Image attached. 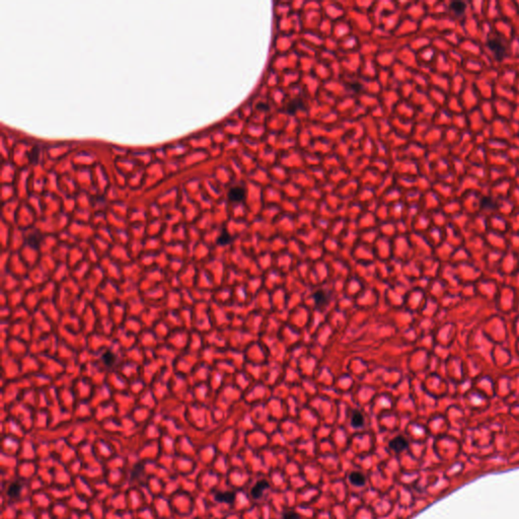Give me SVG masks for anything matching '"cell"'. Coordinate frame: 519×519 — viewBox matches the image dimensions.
Instances as JSON below:
<instances>
[{"instance_id": "cell-21", "label": "cell", "mask_w": 519, "mask_h": 519, "mask_svg": "<svg viewBox=\"0 0 519 519\" xmlns=\"http://www.w3.org/2000/svg\"><path fill=\"white\" fill-rule=\"evenodd\" d=\"M515 313H516V314H519V291H517V301H516Z\"/></svg>"}, {"instance_id": "cell-4", "label": "cell", "mask_w": 519, "mask_h": 519, "mask_svg": "<svg viewBox=\"0 0 519 519\" xmlns=\"http://www.w3.org/2000/svg\"><path fill=\"white\" fill-rule=\"evenodd\" d=\"M491 358L497 368H505L511 364L512 353L504 345H494L491 353Z\"/></svg>"}, {"instance_id": "cell-18", "label": "cell", "mask_w": 519, "mask_h": 519, "mask_svg": "<svg viewBox=\"0 0 519 519\" xmlns=\"http://www.w3.org/2000/svg\"><path fill=\"white\" fill-rule=\"evenodd\" d=\"M509 278H510V282L506 283V284L510 285V286L513 287L515 290L519 291V270L515 274L511 275Z\"/></svg>"}, {"instance_id": "cell-13", "label": "cell", "mask_w": 519, "mask_h": 519, "mask_svg": "<svg viewBox=\"0 0 519 519\" xmlns=\"http://www.w3.org/2000/svg\"><path fill=\"white\" fill-rule=\"evenodd\" d=\"M349 481L353 486H356V487H362V486H364L366 483L365 477L359 472L351 473L349 475Z\"/></svg>"}, {"instance_id": "cell-3", "label": "cell", "mask_w": 519, "mask_h": 519, "mask_svg": "<svg viewBox=\"0 0 519 519\" xmlns=\"http://www.w3.org/2000/svg\"><path fill=\"white\" fill-rule=\"evenodd\" d=\"M519 270V257L517 253L512 251H507L503 254L500 266H499V274H501L504 278L510 277L515 274Z\"/></svg>"}, {"instance_id": "cell-11", "label": "cell", "mask_w": 519, "mask_h": 519, "mask_svg": "<svg viewBox=\"0 0 519 519\" xmlns=\"http://www.w3.org/2000/svg\"><path fill=\"white\" fill-rule=\"evenodd\" d=\"M215 500L220 503L232 504L236 500V493L233 492H218L215 494Z\"/></svg>"}, {"instance_id": "cell-5", "label": "cell", "mask_w": 519, "mask_h": 519, "mask_svg": "<svg viewBox=\"0 0 519 519\" xmlns=\"http://www.w3.org/2000/svg\"><path fill=\"white\" fill-rule=\"evenodd\" d=\"M488 228L489 230L506 235L509 231L508 220L500 214H491V216L488 217Z\"/></svg>"}, {"instance_id": "cell-22", "label": "cell", "mask_w": 519, "mask_h": 519, "mask_svg": "<svg viewBox=\"0 0 519 519\" xmlns=\"http://www.w3.org/2000/svg\"><path fill=\"white\" fill-rule=\"evenodd\" d=\"M515 353L517 354V356H519V338H517V341L515 344Z\"/></svg>"}, {"instance_id": "cell-15", "label": "cell", "mask_w": 519, "mask_h": 519, "mask_svg": "<svg viewBox=\"0 0 519 519\" xmlns=\"http://www.w3.org/2000/svg\"><path fill=\"white\" fill-rule=\"evenodd\" d=\"M22 490V485L18 482H14L12 484H10V486L8 487L7 489V495L11 498H15V497H18L20 492Z\"/></svg>"}, {"instance_id": "cell-14", "label": "cell", "mask_w": 519, "mask_h": 519, "mask_svg": "<svg viewBox=\"0 0 519 519\" xmlns=\"http://www.w3.org/2000/svg\"><path fill=\"white\" fill-rule=\"evenodd\" d=\"M494 112H495V109H494V105H493V103L485 102L481 107V114H482L483 118H485L487 120L493 119V117H494Z\"/></svg>"}, {"instance_id": "cell-8", "label": "cell", "mask_w": 519, "mask_h": 519, "mask_svg": "<svg viewBox=\"0 0 519 519\" xmlns=\"http://www.w3.org/2000/svg\"><path fill=\"white\" fill-rule=\"evenodd\" d=\"M246 197V190L242 187H233L228 192V199L231 202H242Z\"/></svg>"}, {"instance_id": "cell-7", "label": "cell", "mask_w": 519, "mask_h": 519, "mask_svg": "<svg viewBox=\"0 0 519 519\" xmlns=\"http://www.w3.org/2000/svg\"><path fill=\"white\" fill-rule=\"evenodd\" d=\"M268 489H270V485L267 481L258 482L252 489V497L254 499L262 498V496L264 495V492Z\"/></svg>"}, {"instance_id": "cell-20", "label": "cell", "mask_w": 519, "mask_h": 519, "mask_svg": "<svg viewBox=\"0 0 519 519\" xmlns=\"http://www.w3.org/2000/svg\"><path fill=\"white\" fill-rule=\"evenodd\" d=\"M283 519H300L299 515L295 512H288L284 515Z\"/></svg>"}, {"instance_id": "cell-10", "label": "cell", "mask_w": 519, "mask_h": 519, "mask_svg": "<svg viewBox=\"0 0 519 519\" xmlns=\"http://www.w3.org/2000/svg\"><path fill=\"white\" fill-rule=\"evenodd\" d=\"M449 9L453 17H464L468 7H466V4L463 2H451Z\"/></svg>"}, {"instance_id": "cell-6", "label": "cell", "mask_w": 519, "mask_h": 519, "mask_svg": "<svg viewBox=\"0 0 519 519\" xmlns=\"http://www.w3.org/2000/svg\"><path fill=\"white\" fill-rule=\"evenodd\" d=\"M501 41H503V40L490 39L489 44H488L490 50L495 54V58H497L499 60L503 59L506 54V47H505L504 43Z\"/></svg>"}, {"instance_id": "cell-17", "label": "cell", "mask_w": 519, "mask_h": 519, "mask_svg": "<svg viewBox=\"0 0 519 519\" xmlns=\"http://www.w3.org/2000/svg\"><path fill=\"white\" fill-rule=\"evenodd\" d=\"M511 333L515 338H519V314H516V317L511 322Z\"/></svg>"}, {"instance_id": "cell-23", "label": "cell", "mask_w": 519, "mask_h": 519, "mask_svg": "<svg viewBox=\"0 0 519 519\" xmlns=\"http://www.w3.org/2000/svg\"><path fill=\"white\" fill-rule=\"evenodd\" d=\"M518 257H519V253H518Z\"/></svg>"}, {"instance_id": "cell-16", "label": "cell", "mask_w": 519, "mask_h": 519, "mask_svg": "<svg viewBox=\"0 0 519 519\" xmlns=\"http://www.w3.org/2000/svg\"><path fill=\"white\" fill-rule=\"evenodd\" d=\"M313 298L316 302V304L318 305H323V304H326L328 302V299H329V295L326 291L324 290H319L317 291L314 295H313Z\"/></svg>"}, {"instance_id": "cell-9", "label": "cell", "mask_w": 519, "mask_h": 519, "mask_svg": "<svg viewBox=\"0 0 519 519\" xmlns=\"http://www.w3.org/2000/svg\"><path fill=\"white\" fill-rule=\"evenodd\" d=\"M389 447L396 452H401L408 447V441L403 436H398L389 441Z\"/></svg>"}, {"instance_id": "cell-2", "label": "cell", "mask_w": 519, "mask_h": 519, "mask_svg": "<svg viewBox=\"0 0 519 519\" xmlns=\"http://www.w3.org/2000/svg\"><path fill=\"white\" fill-rule=\"evenodd\" d=\"M501 284L502 283H500L496 278L482 277L475 283L477 296L484 299L487 302L494 303Z\"/></svg>"}, {"instance_id": "cell-1", "label": "cell", "mask_w": 519, "mask_h": 519, "mask_svg": "<svg viewBox=\"0 0 519 519\" xmlns=\"http://www.w3.org/2000/svg\"><path fill=\"white\" fill-rule=\"evenodd\" d=\"M517 301V290H515L510 285L504 283L501 284L497 297L494 301L495 308L500 315H508L512 311L515 313Z\"/></svg>"}, {"instance_id": "cell-12", "label": "cell", "mask_w": 519, "mask_h": 519, "mask_svg": "<svg viewBox=\"0 0 519 519\" xmlns=\"http://www.w3.org/2000/svg\"><path fill=\"white\" fill-rule=\"evenodd\" d=\"M364 423H365V419H364V416H363V414L359 411H355L353 412L352 416H351V425L352 427L354 428H361L364 426Z\"/></svg>"}, {"instance_id": "cell-19", "label": "cell", "mask_w": 519, "mask_h": 519, "mask_svg": "<svg viewBox=\"0 0 519 519\" xmlns=\"http://www.w3.org/2000/svg\"><path fill=\"white\" fill-rule=\"evenodd\" d=\"M230 240H231V239H230V237H229L228 233H225V232H224V233H222V235L218 238V244L221 245V246H224V245L229 244V243H230Z\"/></svg>"}]
</instances>
